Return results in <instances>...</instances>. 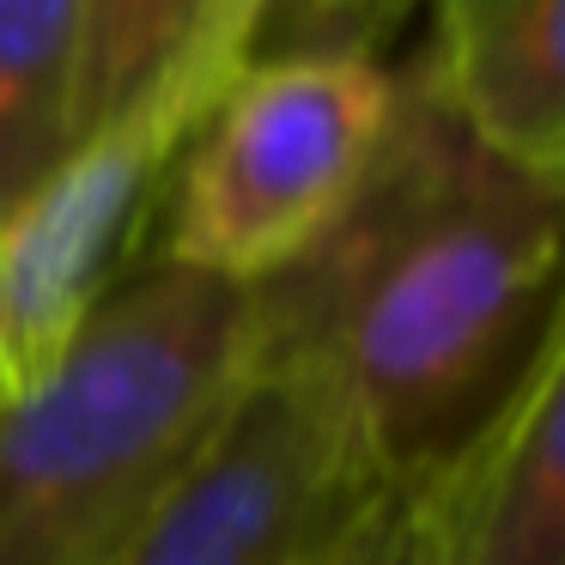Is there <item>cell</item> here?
<instances>
[{
    "label": "cell",
    "instance_id": "obj_1",
    "mask_svg": "<svg viewBox=\"0 0 565 565\" xmlns=\"http://www.w3.org/2000/svg\"><path fill=\"white\" fill-rule=\"evenodd\" d=\"M565 183L480 152L414 74L359 201L329 237L256 286L262 353L334 383L390 487L450 450L559 317Z\"/></svg>",
    "mask_w": 565,
    "mask_h": 565
},
{
    "label": "cell",
    "instance_id": "obj_2",
    "mask_svg": "<svg viewBox=\"0 0 565 565\" xmlns=\"http://www.w3.org/2000/svg\"><path fill=\"white\" fill-rule=\"evenodd\" d=\"M262 365V298L147 262L0 395V565H98Z\"/></svg>",
    "mask_w": 565,
    "mask_h": 565
},
{
    "label": "cell",
    "instance_id": "obj_3",
    "mask_svg": "<svg viewBox=\"0 0 565 565\" xmlns=\"http://www.w3.org/2000/svg\"><path fill=\"white\" fill-rule=\"evenodd\" d=\"M402 74L377 55H256L189 140L159 207V256L232 286L305 262L359 201L395 122Z\"/></svg>",
    "mask_w": 565,
    "mask_h": 565
},
{
    "label": "cell",
    "instance_id": "obj_4",
    "mask_svg": "<svg viewBox=\"0 0 565 565\" xmlns=\"http://www.w3.org/2000/svg\"><path fill=\"white\" fill-rule=\"evenodd\" d=\"M280 0H225L116 116L74 140L31 201L0 225V395L55 365L74 329L128 274L159 220L189 140L201 135L232 79L256 62Z\"/></svg>",
    "mask_w": 565,
    "mask_h": 565
},
{
    "label": "cell",
    "instance_id": "obj_5",
    "mask_svg": "<svg viewBox=\"0 0 565 565\" xmlns=\"http://www.w3.org/2000/svg\"><path fill=\"white\" fill-rule=\"evenodd\" d=\"M383 492L334 383L310 359L262 353L98 565H317Z\"/></svg>",
    "mask_w": 565,
    "mask_h": 565
},
{
    "label": "cell",
    "instance_id": "obj_6",
    "mask_svg": "<svg viewBox=\"0 0 565 565\" xmlns=\"http://www.w3.org/2000/svg\"><path fill=\"white\" fill-rule=\"evenodd\" d=\"M407 565H565V322L504 395L402 480Z\"/></svg>",
    "mask_w": 565,
    "mask_h": 565
},
{
    "label": "cell",
    "instance_id": "obj_7",
    "mask_svg": "<svg viewBox=\"0 0 565 565\" xmlns=\"http://www.w3.org/2000/svg\"><path fill=\"white\" fill-rule=\"evenodd\" d=\"M414 86L499 164L565 183V0H426Z\"/></svg>",
    "mask_w": 565,
    "mask_h": 565
},
{
    "label": "cell",
    "instance_id": "obj_8",
    "mask_svg": "<svg viewBox=\"0 0 565 565\" xmlns=\"http://www.w3.org/2000/svg\"><path fill=\"white\" fill-rule=\"evenodd\" d=\"M86 0H0V225L79 140Z\"/></svg>",
    "mask_w": 565,
    "mask_h": 565
},
{
    "label": "cell",
    "instance_id": "obj_9",
    "mask_svg": "<svg viewBox=\"0 0 565 565\" xmlns=\"http://www.w3.org/2000/svg\"><path fill=\"white\" fill-rule=\"evenodd\" d=\"M225 0H86V74H79V135L116 116L164 62L220 13Z\"/></svg>",
    "mask_w": 565,
    "mask_h": 565
},
{
    "label": "cell",
    "instance_id": "obj_10",
    "mask_svg": "<svg viewBox=\"0 0 565 565\" xmlns=\"http://www.w3.org/2000/svg\"><path fill=\"white\" fill-rule=\"evenodd\" d=\"M286 50H347L377 55L426 0H280Z\"/></svg>",
    "mask_w": 565,
    "mask_h": 565
},
{
    "label": "cell",
    "instance_id": "obj_11",
    "mask_svg": "<svg viewBox=\"0 0 565 565\" xmlns=\"http://www.w3.org/2000/svg\"><path fill=\"white\" fill-rule=\"evenodd\" d=\"M317 565H407V504H402V487H390L377 504H365Z\"/></svg>",
    "mask_w": 565,
    "mask_h": 565
}]
</instances>
